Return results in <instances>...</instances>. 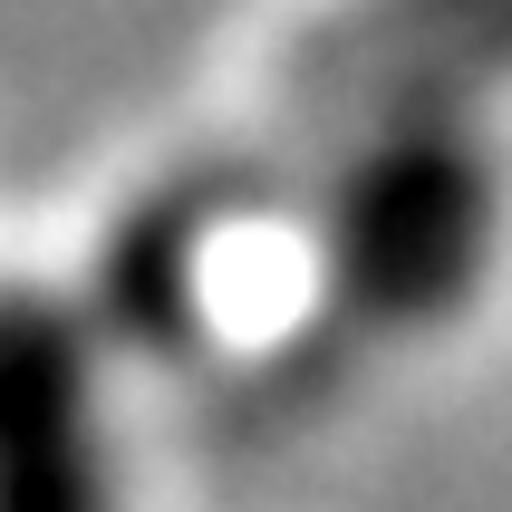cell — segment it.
Here are the masks:
<instances>
[{
  "label": "cell",
  "instance_id": "1",
  "mask_svg": "<svg viewBox=\"0 0 512 512\" xmlns=\"http://www.w3.org/2000/svg\"><path fill=\"white\" fill-rule=\"evenodd\" d=\"M503 242V165L474 107H397L348 126L319 184L329 300L368 339H416L484 290Z\"/></svg>",
  "mask_w": 512,
  "mask_h": 512
},
{
  "label": "cell",
  "instance_id": "2",
  "mask_svg": "<svg viewBox=\"0 0 512 512\" xmlns=\"http://www.w3.org/2000/svg\"><path fill=\"white\" fill-rule=\"evenodd\" d=\"M97 339L87 310L0 281V512H126Z\"/></svg>",
  "mask_w": 512,
  "mask_h": 512
},
{
  "label": "cell",
  "instance_id": "3",
  "mask_svg": "<svg viewBox=\"0 0 512 512\" xmlns=\"http://www.w3.org/2000/svg\"><path fill=\"white\" fill-rule=\"evenodd\" d=\"M512 78V0H348L290 58L300 126H368L397 107H474Z\"/></svg>",
  "mask_w": 512,
  "mask_h": 512
},
{
  "label": "cell",
  "instance_id": "4",
  "mask_svg": "<svg viewBox=\"0 0 512 512\" xmlns=\"http://www.w3.org/2000/svg\"><path fill=\"white\" fill-rule=\"evenodd\" d=\"M223 213H232L223 184H165L155 203H136L126 232L107 242V261H97V310L87 319L116 348L174 358L194 339V300H203V261H213V223Z\"/></svg>",
  "mask_w": 512,
  "mask_h": 512
}]
</instances>
